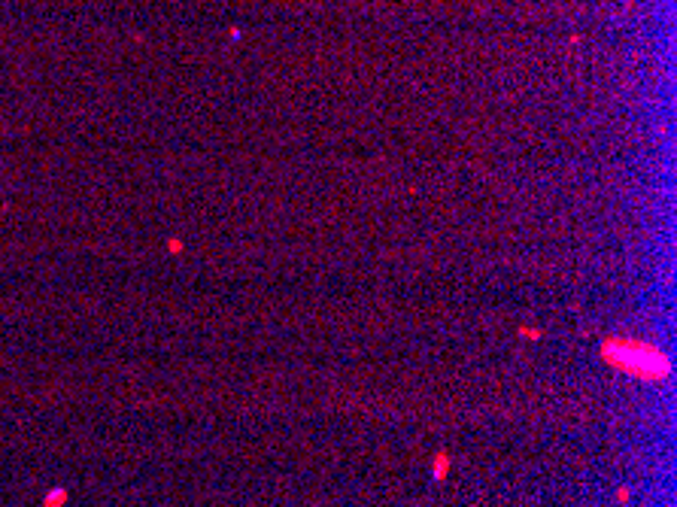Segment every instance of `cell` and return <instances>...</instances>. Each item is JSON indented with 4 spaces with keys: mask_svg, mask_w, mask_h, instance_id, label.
Instances as JSON below:
<instances>
[{
    "mask_svg": "<svg viewBox=\"0 0 677 507\" xmlns=\"http://www.w3.org/2000/svg\"><path fill=\"white\" fill-rule=\"evenodd\" d=\"M601 359L613 365L616 371L629 373V377H638V380H647V383H656V380H665L671 373V365L665 359L662 349L644 343V340H632V337H610L601 343Z\"/></svg>",
    "mask_w": 677,
    "mask_h": 507,
    "instance_id": "1",
    "label": "cell"
},
{
    "mask_svg": "<svg viewBox=\"0 0 677 507\" xmlns=\"http://www.w3.org/2000/svg\"><path fill=\"white\" fill-rule=\"evenodd\" d=\"M446 471H449V456H446V453H440L438 459H435V477H438V480H443V477H446Z\"/></svg>",
    "mask_w": 677,
    "mask_h": 507,
    "instance_id": "2",
    "label": "cell"
},
{
    "mask_svg": "<svg viewBox=\"0 0 677 507\" xmlns=\"http://www.w3.org/2000/svg\"><path fill=\"white\" fill-rule=\"evenodd\" d=\"M61 501H64V492H55V495H49V498H46V507H58Z\"/></svg>",
    "mask_w": 677,
    "mask_h": 507,
    "instance_id": "3",
    "label": "cell"
}]
</instances>
